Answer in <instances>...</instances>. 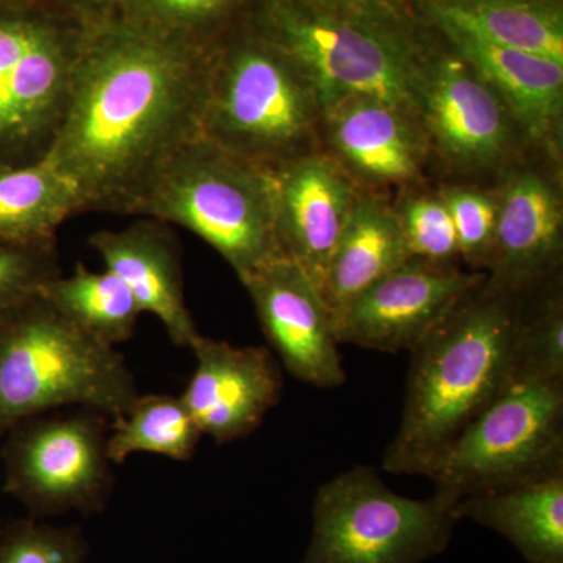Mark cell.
Returning a JSON list of instances; mask_svg holds the SVG:
<instances>
[{"label":"cell","mask_w":563,"mask_h":563,"mask_svg":"<svg viewBox=\"0 0 563 563\" xmlns=\"http://www.w3.org/2000/svg\"><path fill=\"white\" fill-rule=\"evenodd\" d=\"M207 49L128 16L90 21L44 154L76 185L81 211L132 214L166 158L198 135Z\"/></svg>","instance_id":"6da1fadb"},{"label":"cell","mask_w":563,"mask_h":563,"mask_svg":"<svg viewBox=\"0 0 563 563\" xmlns=\"http://www.w3.org/2000/svg\"><path fill=\"white\" fill-rule=\"evenodd\" d=\"M521 299L487 284L470 292L410 351L406 399L383 470L424 476L488 404L514 384Z\"/></svg>","instance_id":"7a4b0ae2"},{"label":"cell","mask_w":563,"mask_h":563,"mask_svg":"<svg viewBox=\"0 0 563 563\" xmlns=\"http://www.w3.org/2000/svg\"><path fill=\"white\" fill-rule=\"evenodd\" d=\"M321 129L313 81L261 32L207 49L198 135L272 169L318 151Z\"/></svg>","instance_id":"3957f363"},{"label":"cell","mask_w":563,"mask_h":563,"mask_svg":"<svg viewBox=\"0 0 563 563\" xmlns=\"http://www.w3.org/2000/svg\"><path fill=\"white\" fill-rule=\"evenodd\" d=\"M132 214L195 233L228 262L240 282L284 257L274 225L269 169L201 135L166 158Z\"/></svg>","instance_id":"277c9868"},{"label":"cell","mask_w":563,"mask_h":563,"mask_svg":"<svg viewBox=\"0 0 563 563\" xmlns=\"http://www.w3.org/2000/svg\"><path fill=\"white\" fill-rule=\"evenodd\" d=\"M139 395L124 355L70 324L43 296L0 321V435L66 407L113 420Z\"/></svg>","instance_id":"5b68a950"},{"label":"cell","mask_w":563,"mask_h":563,"mask_svg":"<svg viewBox=\"0 0 563 563\" xmlns=\"http://www.w3.org/2000/svg\"><path fill=\"white\" fill-rule=\"evenodd\" d=\"M262 35L298 63L322 103L373 98L418 118L415 84L420 44L404 18L321 9L299 0H266Z\"/></svg>","instance_id":"8992f818"},{"label":"cell","mask_w":563,"mask_h":563,"mask_svg":"<svg viewBox=\"0 0 563 563\" xmlns=\"http://www.w3.org/2000/svg\"><path fill=\"white\" fill-rule=\"evenodd\" d=\"M454 498L398 495L374 466L355 465L318 488L312 539L299 563H424L453 539Z\"/></svg>","instance_id":"52a82bcc"},{"label":"cell","mask_w":563,"mask_h":563,"mask_svg":"<svg viewBox=\"0 0 563 563\" xmlns=\"http://www.w3.org/2000/svg\"><path fill=\"white\" fill-rule=\"evenodd\" d=\"M0 2V168L44 157L68 107L88 24Z\"/></svg>","instance_id":"ba28073f"},{"label":"cell","mask_w":563,"mask_h":563,"mask_svg":"<svg viewBox=\"0 0 563 563\" xmlns=\"http://www.w3.org/2000/svg\"><path fill=\"white\" fill-rule=\"evenodd\" d=\"M563 466V380L515 383L477 415L424 477L455 501Z\"/></svg>","instance_id":"9c48e42d"},{"label":"cell","mask_w":563,"mask_h":563,"mask_svg":"<svg viewBox=\"0 0 563 563\" xmlns=\"http://www.w3.org/2000/svg\"><path fill=\"white\" fill-rule=\"evenodd\" d=\"M110 420L66 407L14 426L3 451L7 492L40 520L102 514L117 483L107 453Z\"/></svg>","instance_id":"30bf717a"},{"label":"cell","mask_w":563,"mask_h":563,"mask_svg":"<svg viewBox=\"0 0 563 563\" xmlns=\"http://www.w3.org/2000/svg\"><path fill=\"white\" fill-rule=\"evenodd\" d=\"M429 143L459 172L493 168L512 150L517 125L499 96L457 52H421L415 84Z\"/></svg>","instance_id":"8fae6325"},{"label":"cell","mask_w":563,"mask_h":563,"mask_svg":"<svg viewBox=\"0 0 563 563\" xmlns=\"http://www.w3.org/2000/svg\"><path fill=\"white\" fill-rule=\"evenodd\" d=\"M487 274L457 263L409 258L366 288L336 318L339 343L383 352L412 351Z\"/></svg>","instance_id":"7c38bea8"},{"label":"cell","mask_w":563,"mask_h":563,"mask_svg":"<svg viewBox=\"0 0 563 563\" xmlns=\"http://www.w3.org/2000/svg\"><path fill=\"white\" fill-rule=\"evenodd\" d=\"M242 284L266 340L292 377L321 390L346 383L335 320L301 266L279 257Z\"/></svg>","instance_id":"4fadbf2b"},{"label":"cell","mask_w":563,"mask_h":563,"mask_svg":"<svg viewBox=\"0 0 563 563\" xmlns=\"http://www.w3.org/2000/svg\"><path fill=\"white\" fill-rule=\"evenodd\" d=\"M485 284L523 299L558 279L563 254L561 188L551 177L521 166L504 180Z\"/></svg>","instance_id":"5bb4252c"},{"label":"cell","mask_w":563,"mask_h":563,"mask_svg":"<svg viewBox=\"0 0 563 563\" xmlns=\"http://www.w3.org/2000/svg\"><path fill=\"white\" fill-rule=\"evenodd\" d=\"M280 254L318 290L362 188L328 152L313 151L269 169Z\"/></svg>","instance_id":"9a60e30c"},{"label":"cell","mask_w":563,"mask_h":563,"mask_svg":"<svg viewBox=\"0 0 563 563\" xmlns=\"http://www.w3.org/2000/svg\"><path fill=\"white\" fill-rule=\"evenodd\" d=\"M191 351L196 368L180 398L202 435L225 444L257 431L284 390L272 352L202 335Z\"/></svg>","instance_id":"2e32d148"},{"label":"cell","mask_w":563,"mask_h":563,"mask_svg":"<svg viewBox=\"0 0 563 563\" xmlns=\"http://www.w3.org/2000/svg\"><path fill=\"white\" fill-rule=\"evenodd\" d=\"M321 136L352 179L377 187L420 179L431 144L412 114L358 96L325 107Z\"/></svg>","instance_id":"e0dca14e"},{"label":"cell","mask_w":563,"mask_h":563,"mask_svg":"<svg viewBox=\"0 0 563 563\" xmlns=\"http://www.w3.org/2000/svg\"><path fill=\"white\" fill-rule=\"evenodd\" d=\"M88 242L106 269L128 285L141 313L154 314L176 346L191 350L201 333L185 301L179 242L168 224L143 218L95 232Z\"/></svg>","instance_id":"ac0fdd59"},{"label":"cell","mask_w":563,"mask_h":563,"mask_svg":"<svg viewBox=\"0 0 563 563\" xmlns=\"http://www.w3.org/2000/svg\"><path fill=\"white\" fill-rule=\"evenodd\" d=\"M443 35L499 96L518 131L555 154L562 140L563 63L462 33Z\"/></svg>","instance_id":"d6986e66"},{"label":"cell","mask_w":563,"mask_h":563,"mask_svg":"<svg viewBox=\"0 0 563 563\" xmlns=\"http://www.w3.org/2000/svg\"><path fill=\"white\" fill-rule=\"evenodd\" d=\"M454 514L499 533L526 563H563V466L465 496Z\"/></svg>","instance_id":"ffe728a7"},{"label":"cell","mask_w":563,"mask_h":563,"mask_svg":"<svg viewBox=\"0 0 563 563\" xmlns=\"http://www.w3.org/2000/svg\"><path fill=\"white\" fill-rule=\"evenodd\" d=\"M409 258L412 255L395 207L377 192L361 190L320 285L333 320Z\"/></svg>","instance_id":"44dd1931"},{"label":"cell","mask_w":563,"mask_h":563,"mask_svg":"<svg viewBox=\"0 0 563 563\" xmlns=\"http://www.w3.org/2000/svg\"><path fill=\"white\" fill-rule=\"evenodd\" d=\"M422 10L442 33H462L563 63L558 0H424Z\"/></svg>","instance_id":"7402d4cb"},{"label":"cell","mask_w":563,"mask_h":563,"mask_svg":"<svg viewBox=\"0 0 563 563\" xmlns=\"http://www.w3.org/2000/svg\"><path fill=\"white\" fill-rule=\"evenodd\" d=\"M74 181L49 158L0 168V240L55 243L58 228L80 213Z\"/></svg>","instance_id":"603a6c76"},{"label":"cell","mask_w":563,"mask_h":563,"mask_svg":"<svg viewBox=\"0 0 563 563\" xmlns=\"http://www.w3.org/2000/svg\"><path fill=\"white\" fill-rule=\"evenodd\" d=\"M40 295L70 324L113 347L132 339L143 314L117 274L91 272L81 263L69 276L54 277Z\"/></svg>","instance_id":"cb8c5ba5"},{"label":"cell","mask_w":563,"mask_h":563,"mask_svg":"<svg viewBox=\"0 0 563 563\" xmlns=\"http://www.w3.org/2000/svg\"><path fill=\"white\" fill-rule=\"evenodd\" d=\"M202 437L180 396L139 395L111 421L107 453L113 465H122L133 454L188 462Z\"/></svg>","instance_id":"d4e9b609"},{"label":"cell","mask_w":563,"mask_h":563,"mask_svg":"<svg viewBox=\"0 0 563 563\" xmlns=\"http://www.w3.org/2000/svg\"><path fill=\"white\" fill-rule=\"evenodd\" d=\"M563 380V298L555 279L521 299L514 384Z\"/></svg>","instance_id":"484cf974"},{"label":"cell","mask_w":563,"mask_h":563,"mask_svg":"<svg viewBox=\"0 0 563 563\" xmlns=\"http://www.w3.org/2000/svg\"><path fill=\"white\" fill-rule=\"evenodd\" d=\"M90 544L80 526L27 518L0 531V563H87Z\"/></svg>","instance_id":"4316f807"},{"label":"cell","mask_w":563,"mask_h":563,"mask_svg":"<svg viewBox=\"0 0 563 563\" xmlns=\"http://www.w3.org/2000/svg\"><path fill=\"white\" fill-rule=\"evenodd\" d=\"M60 272L55 243L0 240V321L38 296Z\"/></svg>","instance_id":"83f0119b"},{"label":"cell","mask_w":563,"mask_h":563,"mask_svg":"<svg viewBox=\"0 0 563 563\" xmlns=\"http://www.w3.org/2000/svg\"><path fill=\"white\" fill-rule=\"evenodd\" d=\"M410 255L433 263H457V233L442 195H415L396 209Z\"/></svg>","instance_id":"f1b7e54d"},{"label":"cell","mask_w":563,"mask_h":563,"mask_svg":"<svg viewBox=\"0 0 563 563\" xmlns=\"http://www.w3.org/2000/svg\"><path fill=\"white\" fill-rule=\"evenodd\" d=\"M440 195L453 218L462 261L476 272L487 269L498 220V196L476 188L457 187L448 188Z\"/></svg>","instance_id":"f546056e"},{"label":"cell","mask_w":563,"mask_h":563,"mask_svg":"<svg viewBox=\"0 0 563 563\" xmlns=\"http://www.w3.org/2000/svg\"><path fill=\"white\" fill-rule=\"evenodd\" d=\"M236 0H131L124 16L163 32L206 44L201 32L231 14Z\"/></svg>","instance_id":"4dcf8cb0"},{"label":"cell","mask_w":563,"mask_h":563,"mask_svg":"<svg viewBox=\"0 0 563 563\" xmlns=\"http://www.w3.org/2000/svg\"><path fill=\"white\" fill-rule=\"evenodd\" d=\"M321 9L357 11V13L384 14V16L404 18L402 0H299Z\"/></svg>","instance_id":"1f68e13d"},{"label":"cell","mask_w":563,"mask_h":563,"mask_svg":"<svg viewBox=\"0 0 563 563\" xmlns=\"http://www.w3.org/2000/svg\"><path fill=\"white\" fill-rule=\"evenodd\" d=\"M0 2H24V3H35V5H51V2L54 3H74V2H85V0H0ZM95 2V0H91Z\"/></svg>","instance_id":"d6a6232c"},{"label":"cell","mask_w":563,"mask_h":563,"mask_svg":"<svg viewBox=\"0 0 563 563\" xmlns=\"http://www.w3.org/2000/svg\"><path fill=\"white\" fill-rule=\"evenodd\" d=\"M0 531H2V528H0Z\"/></svg>","instance_id":"836d02e7"}]
</instances>
